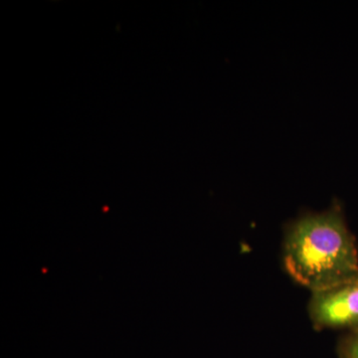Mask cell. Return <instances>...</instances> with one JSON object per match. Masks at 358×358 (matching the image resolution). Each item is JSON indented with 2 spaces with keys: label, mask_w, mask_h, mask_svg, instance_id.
Wrapping results in <instances>:
<instances>
[{
  "label": "cell",
  "mask_w": 358,
  "mask_h": 358,
  "mask_svg": "<svg viewBox=\"0 0 358 358\" xmlns=\"http://www.w3.org/2000/svg\"><path fill=\"white\" fill-rule=\"evenodd\" d=\"M308 315L317 329L358 331V278L334 288L313 293Z\"/></svg>",
  "instance_id": "2"
},
{
  "label": "cell",
  "mask_w": 358,
  "mask_h": 358,
  "mask_svg": "<svg viewBox=\"0 0 358 358\" xmlns=\"http://www.w3.org/2000/svg\"><path fill=\"white\" fill-rule=\"evenodd\" d=\"M341 355L343 358H358V331L350 333L341 345Z\"/></svg>",
  "instance_id": "3"
},
{
  "label": "cell",
  "mask_w": 358,
  "mask_h": 358,
  "mask_svg": "<svg viewBox=\"0 0 358 358\" xmlns=\"http://www.w3.org/2000/svg\"><path fill=\"white\" fill-rule=\"evenodd\" d=\"M282 260L288 274L312 293L357 279V244L341 207L334 204L292 221L285 235Z\"/></svg>",
  "instance_id": "1"
}]
</instances>
